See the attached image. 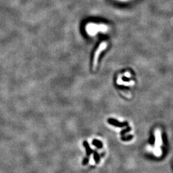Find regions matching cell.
Returning <instances> with one entry per match:
<instances>
[{
	"label": "cell",
	"instance_id": "obj_7",
	"mask_svg": "<svg viewBox=\"0 0 173 173\" xmlns=\"http://www.w3.org/2000/svg\"><path fill=\"white\" fill-rule=\"evenodd\" d=\"M155 137L154 135H151V137H150L149 138V143L151 145H154L155 144Z\"/></svg>",
	"mask_w": 173,
	"mask_h": 173
},
{
	"label": "cell",
	"instance_id": "obj_6",
	"mask_svg": "<svg viewBox=\"0 0 173 173\" xmlns=\"http://www.w3.org/2000/svg\"><path fill=\"white\" fill-rule=\"evenodd\" d=\"M94 159L96 164H98L100 161V156L96 151L94 152Z\"/></svg>",
	"mask_w": 173,
	"mask_h": 173
},
{
	"label": "cell",
	"instance_id": "obj_3",
	"mask_svg": "<svg viewBox=\"0 0 173 173\" xmlns=\"http://www.w3.org/2000/svg\"><path fill=\"white\" fill-rule=\"evenodd\" d=\"M83 145L86 148V152L87 156H90L92 152H93V151L91 149L89 144L88 143V142L86 141H84L83 142Z\"/></svg>",
	"mask_w": 173,
	"mask_h": 173
},
{
	"label": "cell",
	"instance_id": "obj_8",
	"mask_svg": "<svg viewBox=\"0 0 173 173\" xmlns=\"http://www.w3.org/2000/svg\"><path fill=\"white\" fill-rule=\"evenodd\" d=\"M130 130H131V128H130V127H127V128L126 129L123 130L121 131V132H120V135H122V136L124 135L126 133H128V132L130 131Z\"/></svg>",
	"mask_w": 173,
	"mask_h": 173
},
{
	"label": "cell",
	"instance_id": "obj_10",
	"mask_svg": "<svg viewBox=\"0 0 173 173\" xmlns=\"http://www.w3.org/2000/svg\"><path fill=\"white\" fill-rule=\"evenodd\" d=\"M162 141H163V142L164 143H166V142H167V138H166V136L165 135V134H163L162 135Z\"/></svg>",
	"mask_w": 173,
	"mask_h": 173
},
{
	"label": "cell",
	"instance_id": "obj_9",
	"mask_svg": "<svg viewBox=\"0 0 173 173\" xmlns=\"http://www.w3.org/2000/svg\"><path fill=\"white\" fill-rule=\"evenodd\" d=\"M88 161H89L88 158H85L83 161V165H86L87 164H88Z\"/></svg>",
	"mask_w": 173,
	"mask_h": 173
},
{
	"label": "cell",
	"instance_id": "obj_4",
	"mask_svg": "<svg viewBox=\"0 0 173 173\" xmlns=\"http://www.w3.org/2000/svg\"><path fill=\"white\" fill-rule=\"evenodd\" d=\"M92 144L98 148H101L102 147V143L98 139H94L92 142Z\"/></svg>",
	"mask_w": 173,
	"mask_h": 173
},
{
	"label": "cell",
	"instance_id": "obj_5",
	"mask_svg": "<svg viewBox=\"0 0 173 173\" xmlns=\"http://www.w3.org/2000/svg\"><path fill=\"white\" fill-rule=\"evenodd\" d=\"M133 138V135H127V136L123 135L121 137V139L123 141H130Z\"/></svg>",
	"mask_w": 173,
	"mask_h": 173
},
{
	"label": "cell",
	"instance_id": "obj_1",
	"mask_svg": "<svg viewBox=\"0 0 173 173\" xmlns=\"http://www.w3.org/2000/svg\"><path fill=\"white\" fill-rule=\"evenodd\" d=\"M107 46H108L107 42H102L100 44L98 48L96 50L94 56V60H93V62H92V70L94 72H95L96 70V68L98 67V60H99V58L100 54L107 47Z\"/></svg>",
	"mask_w": 173,
	"mask_h": 173
},
{
	"label": "cell",
	"instance_id": "obj_2",
	"mask_svg": "<svg viewBox=\"0 0 173 173\" xmlns=\"http://www.w3.org/2000/svg\"><path fill=\"white\" fill-rule=\"evenodd\" d=\"M108 122L109 124H110L112 125H114L116 127H120V128H122L124 127H126L128 125V123L127 122H124V123H120L118 121H117L115 119H109L108 120Z\"/></svg>",
	"mask_w": 173,
	"mask_h": 173
}]
</instances>
